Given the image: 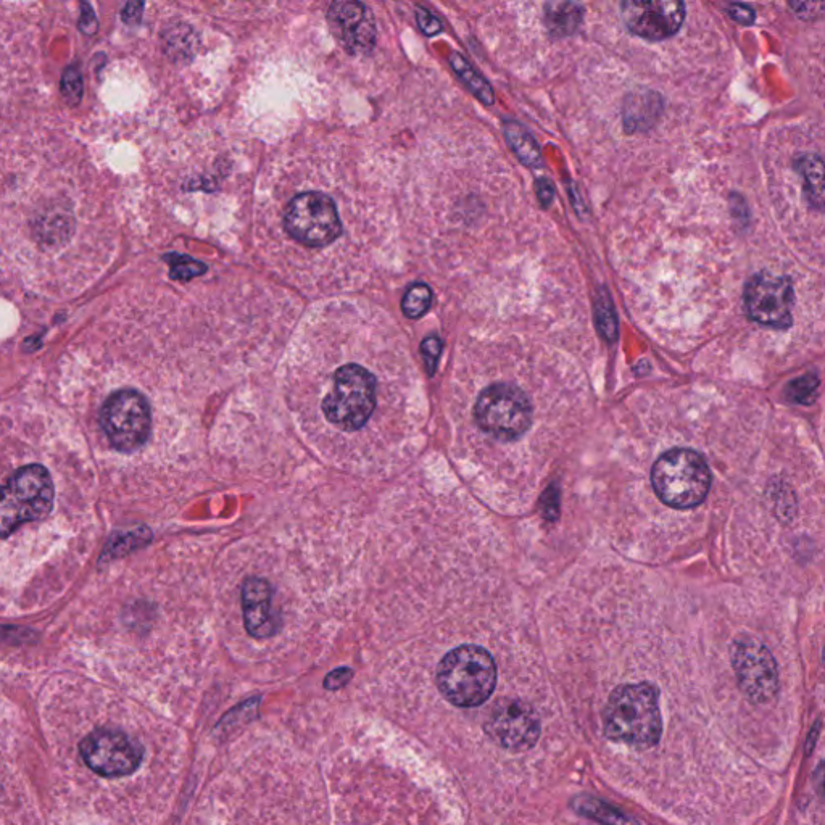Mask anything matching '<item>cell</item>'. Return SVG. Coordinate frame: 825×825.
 <instances>
[{
	"label": "cell",
	"mask_w": 825,
	"mask_h": 825,
	"mask_svg": "<svg viewBox=\"0 0 825 825\" xmlns=\"http://www.w3.org/2000/svg\"><path fill=\"white\" fill-rule=\"evenodd\" d=\"M100 423L118 452H134L146 444L152 429L149 402L137 390H118L105 400Z\"/></svg>",
	"instance_id": "obj_8"
},
{
	"label": "cell",
	"mask_w": 825,
	"mask_h": 825,
	"mask_svg": "<svg viewBox=\"0 0 825 825\" xmlns=\"http://www.w3.org/2000/svg\"><path fill=\"white\" fill-rule=\"evenodd\" d=\"M442 340L437 336H429L423 340L421 344V353H423L424 365L428 369L429 376L436 373L437 361H439L440 353H442Z\"/></svg>",
	"instance_id": "obj_27"
},
{
	"label": "cell",
	"mask_w": 825,
	"mask_h": 825,
	"mask_svg": "<svg viewBox=\"0 0 825 825\" xmlns=\"http://www.w3.org/2000/svg\"><path fill=\"white\" fill-rule=\"evenodd\" d=\"M60 89H62L63 99L67 100L68 104L76 105L81 102L84 91L83 76L76 65H71L63 71Z\"/></svg>",
	"instance_id": "obj_26"
},
{
	"label": "cell",
	"mask_w": 825,
	"mask_h": 825,
	"mask_svg": "<svg viewBox=\"0 0 825 825\" xmlns=\"http://www.w3.org/2000/svg\"><path fill=\"white\" fill-rule=\"evenodd\" d=\"M727 13L732 20L737 21L740 25L750 26L755 23L756 13L747 4H730L727 7Z\"/></svg>",
	"instance_id": "obj_29"
},
{
	"label": "cell",
	"mask_w": 825,
	"mask_h": 825,
	"mask_svg": "<svg viewBox=\"0 0 825 825\" xmlns=\"http://www.w3.org/2000/svg\"><path fill=\"white\" fill-rule=\"evenodd\" d=\"M79 30L84 34H94L99 30V21L91 5L81 4V17H79Z\"/></svg>",
	"instance_id": "obj_30"
},
{
	"label": "cell",
	"mask_w": 825,
	"mask_h": 825,
	"mask_svg": "<svg viewBox=\"0 0 825 825\" xmlns=\"http://www.w3.org/2000/svg\"><path fill=\"white\" fill-rule=\"evenodd\" d=\"M284 228L292 239L310 247H324L342 236L336 202L321 192L295 195L284 212Z\"/></svg>",
	"instance_id": "obj_7"
},
{
	"label": "cell",
	"mask_w": 825,
	"mask_h": 825,
	"mask_svg": "<svg viewBox=\"0 0 825 825\" xmlns=\"http://www.w3.org/2000/svg\"><path fill=\"white\" fill-rule=\"evenodd\" d=\"M503 133H505L508 146L519 158V162L529 168L542 166V152H540L539 144L521 123L515 120L503 121Z\"/></svg>",
	"instance_id": "obj_16"
},
{
	"label": "cell",
	"mask_w": 825,
	"mask_h": 825,
	"mask_svg": "<svg viewBox=\"0 0 825 825\" xmlns=\"http://www.w3.org/2000/svg\"><path fill=\"white\" fill-rule=\"evenodd\" d=\"M416 20H418L419 28L426 36H436L442 31V23L429 10L419 7L416 10Z\"/></svg>",
	"instance_id": "obj_28"
},
{
	"label": "cell",
	"mask_w": 825,
	"mask_h": 825,
	"mask_svg": "<svg viewBox=\"0 0 825 825\" xmlns=\"http://www.w3.org/2000/svg\"><path fill=\"white\" fill-rule=\"evenodd\" d=\"M621 15L635 36L648 41H664L684 25L685 4L679 0H627L621 4Z\"/></svg>",
	"instance_id": "obj_13"
},
{
	"label": "cell",
	"mask_w": 825,
	"mask_h": 825,
	"mask_svg": "<svg viewBox=\"0 0 825 825\" xmlns=\"http://www.w3.org/2000/svg\"><path fill=\"white\" fill-rule=\"evenodd\" d=\"M581 5L574 2H552L545 7L548 30L555 36H568L579 28L582 21Z\"/></svg>",
	"instance_id": "obj_18"
},
{
	"label": "cell",
	"mask_w": 825,
	"mask_h": 825,
	"mask_svg": "<svg viewBox=\"0 0 825 825\" xmlns=\"http://www.w3.org/2000/svg\"><path fill=\"white\" fill-rule=\"evenodd\" d=\"M793 302L795 294L792 281L785 276L755 274L745 287L748 316L769 328L787 329L792 326Z\"/></svg>",
	"instance_id": "obj_12"
},
{
	"label": "cell",
	"mask_w": 825,
	"mask_h": 825,
	"mask_svg": "<svg viewBox=\"0 0 825 825\" xmlns=\"http://www.w3.org/2000/svg\"><path fill=\"white\" fill-rule=\"evenodd\" d=\"M593 308H595L593 311H595V323H597L598 332L608 342H616L619 334V321L610 294L606 289L598 291Z\"/></svg>",
	"instance_id": "obj_22"
},
{
	"label": "cell",
	"mask_w": 825,
	"mask_h": 825,
	"mask_svg": "<svg viewBox=\"0 0 825 825\" xmlns=\"http://www.w3.org/2000/svg\"><path fill=\"white\" fill-rule=\"evenodd\" d=\"M432 305V291L429 286L419 282L408 289L402 300V310L410 320H418Z\"/></svg>",
	"instance_id": "obj_23"
},
{
	"label": "cell",
	"mask_w": 825,
	"mask_h": 825,
	"mask_svg": "<svg viewBox=\"0 0 825 825\" xmlns=\"http://www.w3.org/2000/svg\"><path fill=\"white\" fill-rule=\"evenodd\" d=\"M450 65H452L453 70L457 73L458 78L463 81L466 88L473 92L474 96L481 100L482 104H494V89L487 83L481 73H477V71L471 67V63H469L465 57H461L458 52H453V54L450 55Z\"/></svg>",
	"instance_id": "obj_20"
},
{
	"label": "cell",
	"mask_w": 825,
	"mask_h": 825,
	"mask_svg": "<svg viewBox=\"0 0 825 825\" xmlns=\"http://www.w3.org/2000/svg\"><path fill=\"white\" fill-rule=\"evenodd\" d=\"M730 658L738 687L751 703L766 705L774 700L779 692V671L763 643L750 637L737 639L732 643Z\"/></svg>",
	"instance_id": "obj_10"
},
{
	"label": "cell",
	"mask_w": 825,
	"mask_h": 825,
	"mask_svg": "<svg viewBox=\"0 0 825 825\" xmlns=\"http://www.w3.org/2000/svg\"><path fill=\"white\" fill-rule=\"evenodd\" d=\"M817 387H819V378L816 374H806L803 378L790 382L785 389V395L790 402L813 405L816 402Z\"/></svg>",
	"instance_id": "obj_24"
},
{
	"label": "cell",
	"mask_w": 825,
	"mask_h": 825,
	"mask_svg": "<svg viewBox=\"0 0 825 825\" xmlns=\"http://www.w3.org/2000/svg\"><path fill=\"white\" fill-rule=\"evenodd\" d=\"M484 730L505 750H531L539 742V714L526 701L505 698L495 703L484 722Z\"/></svg>",
	"instance_id": "obj_11"
},
{
	"label": "cell",
	"mask_w": 825,
	"mask_h": 825,
	"mask_svg": "<svg viewBox=\"0 0 825 825\" xmlns=\"http://www.w3.org/2000/svg\"><path fill=\"white\" fill-rule=\"evenodd\" d=\"M142 9H144V4H141V2H131L123 10V20L126 23H136L141 18Z\"/></svg>",
	"instance_id": "obj_34"
},
{
	"label": "cell",
	"mask_w": 825,
	"mask_h": 825,
	"mask_svg": "<svg viewBox=\"0 0 825 825\" xmlns=\"http://www.w3.org/2000/svg\"><path fill=\"white\" fill-rule=\"evenodd\" d=\"M353 677V671L349 668H340L336 669V671H332L326 680H324V687L328 690H337L340 687H344V685L349 684L350 679Z\"/></svg>",
	"instance_id": "obj_32"
},
{
	"label": "cell",
	"mask_w": 825,
	"mask_h": 825,
	"mask_svg": "<svg viewBox=\"0 0 825 825\" xmlns=\"http://www.w3.org/2000/svg\"><path fill=\"white\" fill-rule=\"evenodd\" d=\"M79 755L97 776L117 779L134 774L139 769L144 750L123 730L99 729L79 743Z\"/></svg>",
	"instance_id": "obj_9"
},
{
	"label": "cell",
	"mask_w": 825,
	"mask_h": 825,
	"mask_svg": "<svg viewBox=\"0 0 825 825\" xmlns=\"http://www.w3.org/2000/svg\"><path fill=\"white\" fill-rule=\"evenodd\" d=\"M535 189H537V197H539L540 204L544 205V207H550L553 199H555V189H553L550 181H548V179H539L537 184H535Z\"/></svg>",
	"instance_id": "obj_33"
},
{
	"label": "cell",
	"mask_w": 825,
	"mask_h": 825,
	"mask_svg": "<svg viewBox=\"0 0 825 825\" xmlns=\"http://www.w3.org/2000/svg\"><path fill=\"white\" fill-rule=\"evenodd\" d=\"M166 262L171 266V279L176 281H191L195 276H200L207 271V265L184 255H166Z\"/></svg>",
	"instance_id": "obj_25"
},
{
	"label": "cell",
	"mask_w": 825,
	"mask_h": 825,
	"mask_svg": "<svg viewBox=\"0 0 825 825\" xmlns=\"http://www.w3.org/2000/svg\"><path fill=\"white\" fill-rule=\"evenodd\" d=\"M273 587L260 577H252L242 587L245 629L255 639H270L278 632V616L271 608Z\"/></svg>",
	"instance_id": "obj_15"
},
{
	"label": "cell",
	"mask_w": 825,
	"mask_h": 825,
	"mask_svg": "<svg viewBox=\"0 0 825 825\" xmlns=\"http://www.w3.org/2000/svg\"><path fill=\"white\" fill-rule=\"evenodd\" d=\"M329 25L340 44L350 54H368L376 44V23L373 13L361 2L340 0L329 7Z\"/></svg>",
	"instance_id": "obj_14"
},
{
	"label": "cell",
	"mask_w": 825,
	"mask_h": 825,
	"mask_svg": "<svg viewBox=\"0 0 825 825\" xmlns=\"http://www.w3.org/2000/svg\"><path fill=\"white\" fill-rule=\"evenodd\" d=\"M573 808L582 816L589 817L603 825H640L634 817L619 811L618 808L603 803L592 796H577L573 801Z\"/></svg>",
	"instance_id": "obj_17"
},
{
	"label": "cell",
	"mask_w": 825,
	"mask_h": 825,
	"mask_svg": "<svg viewBox=\"0 0 825 825\" xmlns=\"http://www.w3.org/2000/svg\"><path fill=\"white\" fill-rule=\"evenodd\" d=\"M790 7L795 10L798 17L805 18V20L819 17L824 10L822 2H790Z\"/></svg>",
	"instance_id": "obj_31"
},
{
	"label": "cell",
	"mask_w": 825,
	"mask_h": 825,
	"mask_svg": "<svg viewBox=\"0 0 825 825\" xmlns=\"http://www.w3.org/2000/svg\"><path fill=\"white\" fill-rule=\"evenodd\" d=\"M482 431L498 440H516L531 428V400L515 384L498 382L482 390L474 407Z\"/></svg>",
	"instance_id": "obj_6"
},
{
	"label": "cell",
	"mask_w": 825,
	"mask_h": 825,
	"mask_svg": "<svg viewBox=\"0 0 825 825\" xmlns=\"http://www.w3.org/2000/svg\"><path fill=\"white\" fill-rule=\"evenodd\" d=\"M55 489L49 471L28 465L5 486H0V537H9L18 527L46 518L54 508Z\"/></svg>",
	"instance_id": "obj_4"
},
{
	"label": "cell",
	"mask_w": 825,
	"mask_h": 825,
	"mask_svg": "<svg viewBox=\"0 0 825 825\" xmlns=\"http://www.w3.org/2000/svg\"><path fill=\"white\" fill-rule=\"evenodd\" d=\"M798 170L805 178V191L809 202L817 210L824 207V162L816 155H806L800 158Z\"/></svg>",
	"instance_id": "obj_21"
},
{
	"label": "cell",
	"mask_w": 825,
	"mask_h": 825,
	"mask_svg": "<svg viewBox=\"0 0 825 825\" xmlns=\"http://www.w3.org/2000/svg\"><path fill=\"white\" fill-rule=\"evenodd\" d=\"M436 680L440 693L452 705L476 708L494 693L497 664L486 648L461 645L440 661Z\"/></svg>",
	"instance_id": "obj_2"
},
{
	"label": "cell",
	"mask_w": 825,
	"mask_h": 825,
	"mask_svg": "<svg viewBox=\"0 0 825 825\" xmlns=\"http://www.w3.org/2000/svg\"><path fill=\"white\" fill-rule=\"evenodd\" d=\"M378 405V381L363 366L344 365L334 374V387L323 400L329 423L342 431H358L368 423Z\"/></svg>",
	"instance_id": "obj_5"
},
{
	"label": "cell",
	"mask_w": 825,
	"mask_h": 825,
	"mask_svg": "<svg viewBox=\"0 0 825 825\" xmlns=\"http://www.w3.org/2000/svg\"><path fill=\"white\" fill-rule=\"evenodd\" d=\"M651 482L661 502L676 510H689L705 502L711 473L700 453L690 448H672L656 461Z\"/></svg>",
	"instance_id": "obj_3"
},
{
	"label": "cell",
	"mask_w": 825,
	"mask_h": 825,
	"mask_svg": "<svg viewBox=\"0 0 825 825\" xmlns=\"http://www.w3.org/2000/svg\"><path fill=\"white\" fill-rule=\"evenodd\" d=\"M605 735L613 742L637 750L658 745L663 732L658 692L650 684L621 685L610 695L603 711Z\"/></svg>",
	"instance_id": "obj_1"
},
{
	"label": "cell",
	"mask_w": 825,
	"mask_h": 825,
	"mask_svg": "<svg viewBox=\"0 0 825 825\" xmlns=\"http://www.w3.org/2000/svg\"><path fill=\"white\" fill-rule=\"evenodd\" d=\"M658 107H661V99L653 92L631 94L626 102V110H624L627 128H632L631 131H635V128H645L647 126L645 118H647L650 125L655 123L656 117L660 113Z\"/></svg>",
	"instance_id": "obj_19"
}]
</instances>
